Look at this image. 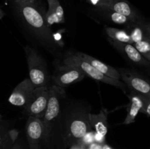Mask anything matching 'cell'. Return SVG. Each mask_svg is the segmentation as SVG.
<instances>
[{
	"instance_id": "obj_8",
	"label": "cell",
	"mask_w": 150,
	"mask_h": 149,
	"mask_svg": "<svg viewBox=\"0 0 150 149\" xmlns=\"http://www.w3.org/2000/svg\"><path fill=\"white\" fill-rule=\"evenodd\" d=\"M50 87L51 86L35 88L32 97L23 108L26 115L42 119L49 100Z\"/></svg>"
},
{
	"instance_id": "obj_9",
	"label": "cell",
	"mask_w": 150,
	"mask_h": 149,
	"mask_svg": "<svg viewBox=\"0 0 150 149\" xmlns=\"http://www.w3.org/2000/svg\"><path fill=\"white\" fill-rule=\"evenodd\" d=\"M25 129L29 149H44L45 132L42 119L28 116Z\"/></svg>"
},
{
	"instance_id": "obj_5",
	"label": "cell",
	"mask_w": 150,
	"mask_h": 149,
	"mask_svg": "<svg viewBox=\"0 0 150 149\" xmlns=\"http://www.w3.org/2000/svg\"><path fill=\"white\" fill-rule=\"evenodd\" d=\"M60 59H61L60 62L67 64V65L78 67L79 70H81L84 73L85 75L89 76L94 80L119 88V89H122L125 93L127 92V87L122 80L111 78V77H108L103 74L96 69L94 68L90 64L76 56L73 53V51H68L62 54V56H60Z\"/></svg>"
},
{
	"instance_id": "obj_13",
	"label": "cell",
	"mask_w": 150,
	"mask_h": 149,
	"mask_svg": "<svg viewBox=\"0 0 150 149\" xmlns=\"http://www.w3.org/2000/svg\"><path fill=\"white\" fill-rule=\"evenodd\" d=\"M73 52L76 56L90 64L94 68L96 69L98 71H99L104 75L111 77V78L116 79V80H120V73L117 69L108 65L105 63L98 60V58H95V57L84 53L80 52V51H73Z\"/></svg>"
},
{
	"instance_id": "obj_12",
	"label": "cell",
	"mask_w": 150,
	"mask_h": 149,
	"mask_svg": "<svg viewBox=\"0 0 150 149\" xmlns=\"http://www.w3.org/2000/svg\"><path fill=\"white\" fill-rule=\"evenodd\" d=\"M34 89L35 87L29 78L24 79L13 89L8 98V102L12 105L23 108L32 97Z\"/></svg>"
},
{
	"instance_id": "obj_23",
	"label": "cell",
	"mask_w": 150,
	"mask_h": 149,
	"mask_svg": "<svg viewBox=\"0 0 150 149\" xmlns=\"http://www.w3.org/2000/svg\"><path fill=\"white\" fill-rule=\"evenodd\" d=\"M92 7H107L114 0H86Z\"/></svg>"
},
{
	"instance_id": "obj_28",
	"label": "cell",
	"mask_w": 150,
	"mask_h": 149,
	"mask_svg": "<svg viewBox=\"0 0 150 149\" xmlns=\"http://www.w3.org/2000/svg\"><path fill=\"white\" fill-rule=\"evenodd\" d=\"M103 145H100L96 143H92L86 147V149H102Z\"/></svg>"
},
{
	"instance_id": "obj_15",
	"label": "cell",
	"mask_w": 150,
	"mask_h": 149,
	"mask_svg": "<svg viewBox=\"0 0 150 149\" xmlns=\"http://www.w3.org/2000/svg\"><path fill=\"white\" fill-rule=\"evenodd\" d=\"M48 8L45 14V20L49 27L54 24H60L64 22V10L60 0H47Z\"/></svg>"
},
{
	"instance_id": "obj_4",
	"label": "cell",
	"mask_w": 150,
	"mask_h": 149,
	"mask_svg": "<svg viewBox=\"0 0 150 149\" xmlns=\"http://www.w3.org/2000/svg\"><path fill=\"white\" fill-rule=\"evenodd\" d=\"M23 49L27 62L29 78L34 87L51 86L49 83L51 81V76L43 56L31 45H26Z\"/></svg>"
},
{
	"instance_id": "obj_22",
	"label": "cell",
	"mask_w": 150,
	"mask_h": 149,
	"mask_svg": "<svg viewBox=\"0 0 150 149\" xmlns=\"http://www.w3.org/2000/svg\"><path fill=\"white\" fill-rule=\"evenodd\" d=\"M94 135H95V131L93 129L90 130L85 134V135L81 139L79 143H81L83 145L87 147L89 145L92 144V143H95L94 142Z\"/></svg>"
},
{
	"instance_id": "obj_21",
	"label": "cell",
	"mask_w": 150,
	"mask_h": 149,
	"mask_svg": "<svg viewBox=\"0 0 150 149\" xmlns=\"http://www.w3.org/2000/svg\"><path fill=\"white\" fill-rule=\"evenodd\" d=\"M136 49L142 56L150 62V37L148 35L143 40L133 44Z\"/></svg>"
},
{
	"instance_id": "obj_11",
	"label": "cell",
	"mask_w": 150,
	"mask_h": 149,
	"mask_svg": "<svg viewBox=\"0 0 150 149\" xmlns=\"http://www.w3.org/2000/svg\"><path fill=\"white\" fill-rule=\"evenodd\" d=\"M88 14L95 20L98 21L106 22L108 23L117 25H127L133 23L125 16L113 11L106 7H91L89 9Z\"/></svg>"
},
{
	"instance_id": "obj_26",
	"label": "cell",
	"mask_w": 150,
	"mask_h": 149,
	"mask_svg": "<svg viewBox=\"0 0 150 149\" xmlns=\"http://www.w3.org/2000/svg\"><path fill=\"white\" fill-rule=\"evenodd\" d=\"M105 136L103 135V134H100V133L95 132V135H94V142L96 143H98L100 145L105 144Z\"/></svg>"
},
{
	"instance_id": "obj_6",
	"label": "cell",
	"mask_w": 150,
	"mask_h": 149,
	"mask_svg": "<svg viewBox=\"0 0 150 149\" xmlns=\"http://www.w3.org/2000/svg\"><path fill=\"white\" fill-rule=\"evenodd\" d=\"M120 80L130 91L150 99V80L137 71L129 68H118Z\"/></svg>"
},
{
	"instance_id": "obj_32",
	"label": "cell",
	"mask_w": 150,
	"mask_h": 149,
	"mask_svg": "<svg viewBox=\"0 0 150 149\" xmlns=\"http://www.w3.org/2000/svg\"><path fill=\"white\" fill-rule=\"evenodd\" d=\"M4 15H5V13H4V10L1 9V7H0V20H1V19H2L3 18H4Z\"/></svg>"
},
{
	"instance_id": "obj_31",
	"label": "cell",
	"mask_w": 150,
	"mask_h": 149,
	"mask_svg": "<svg viewBox=\"0 0 150 149\" xmlns=\"http://www.w3.org/2000/svg\"><path fill=\"white\" fill-rule=\"evenodd\" d=\"M102 149H118V148H114L111 147L110 145H108L107 144H103L102 145Z\"/></svg>"
},
{
	"instance_id": "obj_14",
	"label": "cell",
	"mask_w": 150,
	"mask_h": 149,
	"mask_svg": "<svg viewBox=\"0 0 150 149\" xmlns=\"http://www.w3.org/2000/svg\"><path fill=\"white\" fill-rule=\"evenodd\" d=\"M106 8L118 13L130 19L132 22H140L145 20L137 9L127 0H114Z\"/></svg>"
},
{
	"instance_id": "obj_18",
	"label": "cell",
	"mask_w": 150,
	"mask_h": 149,
	"mask_svg": "<svg viewBox=\"0 0 150 149\" xmlns=\"http://www.w3.org/2000/svg\"><path fill=\"white\" fill-rule=\"evenodd\" d=\"M104 31H105V35L109 39H114V40L118 41V42L133 44V45L130 34L127 31L107 26V25H105V26H104Z\"/></svg>"
},
{
	"instance_id": "obj_2",
	"label": "cell",
	"mask_w": 150,
	"mask_h": 149,
	"mask_svg": "<svg viewBox=\"0 0 150 149\" xmlns=\"http://www.w3.org/2000/svg\"><path fill=\"white\" fill-rule=\"evenodd\" d=\"M64 89L51 85L46 111L42 118L45 132L44 149H64L63 139V102Z\"/></svg>"
},
{
	"instance_id": "obj_24",
	"label": "cell",
	"mask_w": 150,
	"mask_h": 149,
	"mask_svg": "<svg viewBox=\"0 0 150 149\" xmlns=\"http://www.w3.org/2000/svg\"><path fill=\"white\" fill-rule=\"evenodd\" d=\"M141 112L150 116V99L149 98L144 96V106Z\"/></svg>"
},
{
	"instance_id": "obj_17",
	"label": "cell",
	"mask_w": 150,
	"mask_h": 149,
	"mask_svg": "<svg viewBox=\"0 0 150 149\" xmlns=\"http://www.w3.org/2000/svg\"><path fill=\"white\" fill-rule=\"evenodd\" d=\"M108 112L105 109L101 110L98 114L89 113V124L95 132L106 135L108 132Z\"/></svg>"
},
{
	"instance_id": "obj_3",
	"label": "cell",
	"mask_w": 150,
	"mask_h": 149,
	"mask_svg": "<svg viewBox=\"0 0 150 149\" xmlns=\"http://www.w3.org/2000/svg\"><path fill=\"white\" fill-rule=\"evenodd\" d=\"M89 109L80 104H73L63 108V139L64 148L79 143L90 131Z\"/></svg>"
},
{
	"instance_id": "obj_7",
	"label": "cell",
	"mask_w": 150,
	"mask_h": 149,
	"mask_svg": "<svg viewBox=\"0 0 150 149\" xmlns=\"http://www.w3.org/2000/svg\"><path fill=\"white\" fill-rule=\"evenodd\" d=\"M84 77V73L78 67L58 62L51 75V82L52 85L64 89L81 81Z\"/></svg>"
},
{
	"instance_id": "obj_10",
	"label": "cell",
	"mask_w": 150,
	"mask_h": 149,
	"mask_svg": "<svg viewBox=\"0 0 150 149\" xmlns=\"http://www.w3.org/2000/svg\"><path fill=\"white\" fill-rule=\"evenodd\" d=\"M107 40L117 52L132 64L145 68L150 67V62L141 54L133 44L118 42L109 38H107Z\"/></svg>"
},
{
	"instance_id": "obj_19",
	"label": "cell",
	"mask_w": 150,
	"mask_h": 149,
	"mask_svg": "<svg viewBox=\"0 0 150 149\" xmlns=\"http://www.w3.org/2000/svg\"><path fill=\"white\" fill-rule=\"evenodd\" d=\"M144 20H145L140 22H134L127 26L129 30V32H127L130 34L133 44L143 40L145 37L148 36V34L146 33L143 26Z\"/></svg>"
},
{
	"instance_id": "obj_25",
	"label": "cell",
	"mask_w": 150,
	"mask_h": 149,
	"mask_svg": "<svg viewBox=\"0 0 150 149\" xmlns=\"http://www.w3.org/2000/svg\"><path fill=\"white\" fill-rule=\"evenodd\" d=\"M10 126H11L10 121H3L2 120L0 121V136L10 129H11Z\"/></svg>"
},
{
	"instance_id": "obj_34",
	"label": "cell",
	"mask_w": 150,
	"mask_h": 149,
	"mask_svg": "<svg viewBox=\"0 0 150 149\" xmlns=\"http://www.w3.org/2000/svg\"><path fill=\"white\" fill-rule=\"evenodd\" d=\"M67 1H68V0H67ZM60 1H61V0H60Z\"/></svg>"
},
{
	"instance_id": "obj_30",
	"label": "cell",
	"mask_w": 150,
	"mask_h": 149,
	"mask_svg": "<svg viewBox=\"0 0 150 149\" xmlns=\"http://www.w3.org/2000/svg\"><path fill=\"white\" fill-rule=\"evenodd\" d=\"M144 28L145 31L146 32V33L148 34V35L150 37V21H146L144 20L143 23Z\"/></svg>"
},
{
	"instance_id": "obj_29",
	"label": "cell",
	"mask_w": 150,
	"mask_h": 149,
	"mask_svg": "<svg viewBox=\"0 0 150 149\" xmlns=\"http://www.w3.org/2000/svg\"><path fill=\"white\" fill-rule=\"evenodd\" d=\"M70 149H86V146L83 145L81 143H77L70 147Z\"/></svg>"
},
{
	"instance_id": "obj_16",
	"label": "cell",
	"mask_w": 150,
	"mask_h": 149,
	"mask_svg": "<svg viewBox=\"0 0 150 149\" xmlns=\"http://www.w3.org/2000/svg\"><path fill=\"white\" fill-rule=\"evenodd\" d=\"M128 98L130 102L127 109V115L122 122V124L125 125L132 124L136 121L138 114L141 112L144 106V96L142 95L130 91Z\"/></svg>"
},
{
	"instance_id": "obj_27",
	"label": "cell",
	"mask_w": 150,
	"mask_h": 149,
	"mask_svg": "<svg viewBox=\"0 0 150 149\" xmlns=\"http://www.w3.org/2000/svg\"><path fill=\"white\" fill-rule=\"evenodd\" d=\"M10 149H25V148L23 143H21V141L18 140V138L17 140L15 142L14 144L11 146V148H10Z\"/></svg>"
},
{
	"instance_id": "obj_33",
	"label": "cell",
	"mask_w": 150,
	"mask_h": 149,
	"mask_svg": "<svg viewBox=\"0 0 150 149\" xmlns=\"http://www.w3.org/2000/svg\"><path fill=\"white\" fill-rule=\"evenodd\" d=\"M2 121V115H1V112H0V121Z\"/></svg>"
},
{
	"instance_id": "obj_20",
	"label": "cell",
	"mask_w": 150,
	"mask_h": 149,
	"mask_svg": "<svg viewBox=\"0 0 150 149\" xmlns=\"http://www.w3.org/2000/svg\"><path fill=\"white\" fill-rule=\"evenodd\" d=\"M19 131L16 129H10L0 136V149H10L18 138Z\"/></svg>"
},
{
	"instance_id": "obj_1",
	"label": "cell",
	"mask_w": 150,
	"mask_h": 149,
	"mask_svg": "<svg viewBox=\"0 0 150 149\" xmlns=\"http://www.w3.org/2000/svg\"><path fill=\"white\" fill-rule=\"evenodd\" d=\"M4 2L19 30L33 46L60 58V46L47 25V9L42 0H4Z\"/></svg>"
}]
</instances>
